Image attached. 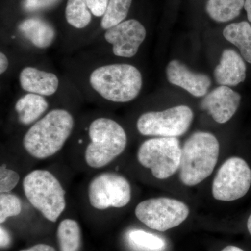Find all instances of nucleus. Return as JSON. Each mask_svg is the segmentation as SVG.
<instances>
[{
    "label": "nucleus",
    "instance_id": "nucleus-1",
    "mask_svg": "<svg viewBox=\"0 0 251 251\" xmlns=\"http://www.w3.org/2000/svg\"><path fill=\"white\" fill-rule=\"evenodd\" d=\"M75 120L69 110L54 108L29 126L23 138L26 152L38 160L54 156L70 138Z\"/></svg>",
    "mask_w": 251,
    "mask_h": 251
},
{
    "label": "nucleus",
    "instance_id": "nucleus-2",
    "mask_svg": "<svg viewBox=\"0 0 251 251\" xmlns=\"http://www.w3.org/2000/svg\"><path fill=\"white\" fill-rule=\"evenodd\" d=\"M91 88L100 98L115 103L132 101L143 88V75L138 68L125 63L103 64L89 75Z\"/></svg>",
    "mask_w": 251,
    "mask_h": 251
},
{
    "label": "nucleus",
    "instance_id": "nucleus-3",
    "mask_svg": "<svg viewBox=\"0 0 251 251\" xmlns=\"http://www.w3.org/2000/svg\"><path fill=\"white\" fill-rule=\"evenodd\" d=\"M88 143L84 151L86 164L93 169L108 166L125 151L126 132L120 123L108 117H99L90 122Z\"/></svg>",
    "mask_w": 251,
    "mask_h": 251
},
{
    "label": "nucleus",
    "instance_id": "nucleus-4",
    "mask_svg": "<svg viewBox=\"0 0 251 251\" xmlns=\"http://www.w3.org/2000/svg\"><path fill=\"white\" fill-rule=\"evenodd\" d=\"M219 151V140L212 133H193L181 148L179 169L181 182L187 186H194L206 179L214 171Z\"/></svg>",
    "mask_w": 251,
    "mask_h": 251
},
{
    "label": "nucleus",
    "instance_id": "nucleus-5",
    "mask_svg": "<svg viewBox=\"0 0 251 251\" xmlns=\"http://www.w3.org/2000/svg\"><path fill=\"white\" fill-rule=\"evenodd\" d=\"M23 191L33 207L50 222H57L67 206L66 192L59 180L47 170L28 173L23 181Z\"/></svg>",
    "mask_w": 251,
    "mask_h": 251
},
{
    "label": "nucleus",
    "instance_id": "nucleus-6",
    "mask_svg": "<svg viewBox=\"0 0 251 251\" xmlns=\"http://www.w3.org/2000/svg\"><path fill=\"white\" fill-rule=\"evenodd\" d=\"M181 148L176 138L156 137L145 140L137 152L140 165L158 179L171 177L179 169Z\"/></svg>",
    "mask_w": 251,
    "mask_h": 251
},
{
    "label": "nucleus",
    "instance_id": "nucleus-7",
    "mask_svg": "<svg viewBox=\"0 0 251 251\" xmlns=\"http://www.w3.org/2000/svg\"><path fill=\"white\" fill-rule=\"evenodd\" d=\"M193 120L191 108L181 105L163 111L145 112L138 118L136 126L144 136L177 138L187 132Z\"/></svg>",
    "mask_w": 251,
    "mask_h": 251
},
{
    "label": "nucleus",
    "instance_id": "nucleus-8",
    "mask_svg": "<svg viewBox=\"0 0 251 251\" xmlns=\"http://www.w3.org/2000/svg\"><path fill=\"white\" fill-rule=\"evenodd\" d=\"M87 198L92 207L99 211L120 209L131 200V187L125 176L112 172L100 173L91 180Z\"/></svg>",
    "mask_w": 251,
    "mask_h": 251
},
{
    "label": "nucleus",
    "instance_id": "nucleus-9",
    "mask_svg": "<svg viewBox=\"0 0 251 251\" xmlns=\"http://www.w3.org/2000/svg\"><path fill=\"white\" fill-rule=\"evenodd\" d=\"M135 214L150 228L165 232L182 224L189 215V209L178 200L155 198L140 202L135 207Z\"/></svg>",
    "mask_w": 251,
    "mask_h": 251
},
{
    "label": "nucleus",
    "instance_id": "nucleus-10",
    "mask_svg": "<svg viewBox=\"0 0 251 251\" xmlns=\"http://www.w3.org/2000/svg\"><path fill=\"white\" fill-rule=\"evenodd\" d=\"M251 184V170L239 157H231L224 162L214 178L212 194L215 199L230 202L244 197Z\"/></svg>",
    "mask_w": 251,
    "mask_h": 251
},
{
    "label": "nucleus",
    "instance_id": "nucleus-11",
    "mask_svg": "<svg viewBox=\"0 0 251 251\" xmlns=\"http://www.w3.org/2000/svg\"><path fill=\"white\" fill-rule=\"evenodd\" d=\"M147 31L140 21L129 19L105 30L104 39L112 46L114 55L131 58L146 39Z\"/></svg>",
    "mask_w": 251,
    "mask_h": 251
},
{
    "label": "nucleus",
    "instance_id": "nucleus-12",
    "mask_svg": "<svg viewBox=\"0 0 251 251\" xmlns=\"http://www.w3.org/2000/svg\"><path fill=\"white\" fill-rule=\"evenodd\" d=\"M240 94L227 86L221 85L204 96L201 107L219 124L227 123L237 111Z\"/></svg>",
    "mask_w": 251,
    "mask_h": 251
},
{
    "label": "nucleus",
    "instance_id": "nucleus-13",
    "mask_svg": "<svg viewBox=\"0 0 251 251\" xmlns=\"http://www.w3.org/2000/svg\"><path fill=\"white\" fill-rule=\"evenodd\" d=\"M166 74L170 83L184 89L195 97H204L211 87V79L207 75L192 72L177 59L168 63Z\"/></svg>",
    "mask_w": 251,
    "mask_h": 251
},
{
    "label": "nucleus",
    "instance_id": "nucleus-14",
    "mask_svg": "<svg viewBox=\"0 0 251 251\" xmlns=\"http://www.w3.org/2000/svg\"><path fill=\"white\" fill-rule=\"evenodd\" d=\"M21 89L26 93L49 97L57 93L59 79L54 73L41 70L34 67L23 68L18 75Z\"/></svg>",
    "mask_w": 251,
    "mask_h": 251
},
{
    "label": "nucleus",
    "instance_id": "nucleus-15",
    "mask_svg": "<svg viewBox=\"0 0 251 251\" xmlns=\"http://www.w3.org/2000/svg\"><path fill=\"white\" fill-rule=\"evenodd\" d=\"M109 0H68L65 9L67 23L77 29H85L92 21V16L103 17Z\"/></svg>",
    "mask_w": 251,
    "mask_h": 251
},
{
    "label": "nucleus",
    "instance_id": "nucleus-16",
    "mask_svg": "<svg viewBox=\"0 0 251 251\" xmlns=\"http://www.w3.org/2000/svg\"><path fill=\"white\" fill-rule=\"evenodd\" d=\"M214 76L218 84L227 87H235L244 82L247 66L242 55L234 50H225L214 69Z\"/></svg>",
    "mask_w": 251,
    "mask_h": 251
},
{
    "label": "nucleus",
    "instance_id": "nucleus-17",
    "mask_svg": "<svg viewBox=\"0 0 251 251\" xmlns=\"http://www.w3.org/2000/svg\"><path fill=\"white\" fill-rule=\"evenodd\" d=\"M23 37L37 49H49L56 39V31L52 25L39 18L24 20L18 25Z\"/></svg>",
    "mask_w": 251,
    "mask_h": 251
},
{
    "label": "nucleus",
    "instance_id": "nucleus-18",
    "mask_svg": "<svg viewBox=\"0 0 251 251\" xmlns=\"http://www.w3.org/2000/svg\"><path fill=\"white\" fill-rule=\"evenodd\" d=\"M49 102L46 97L39 94L26 93L16 100L14 110L18 123L30 126L47 113Z\"/></svg>",
    "mask_w": 251,
    "mask_h": 251
},
{
    "label": "nucleus",
    "instance_id": "nucleus-19",
    "mask_svg": "<svg viewBox=\"0 0 251 251\" xmlns=\"http://www.w3.org/2000/svg\"><path fill=\"white\" fill-rule=\"evenodd\" d=\"M225 39L240 51L241 55L251 64V26L249 23H231L223 31Z\"/></svg>",
    "mask_w": 251,
    "mask_h": 251
},
{
    "label": "nucleus",
    "instance_id": "nucleus-20",
    "mask_svg": "<svg viewBox=\"0 0 251 251\" xmlns=\"http://www.w3.org/2000/svg\"><path fill=\"white\" fill-rule=\"evenodd\" d=\"M244 3L245 0H208L205 9L216 22L227 23L239 16Z\"/></svg>",
    "mask_w": 251,
    "mask_h": 251
},
{
    "label": "nucleus",
    "instance_id": "nucleus-21",
    "mask_svg": "<svg viewBox=\"0 0 251 251\" xmlns=\"http://www.w3.org/2000/svg\"><path fill=\"white\" fill-rule=\"evenodd\" d=\"M60 251H79L81 247V230L75 220L66 219L59 223L57 231Z\"/></svg>",
    "mask_w": 251,
    "mask_h": 251
},
{
    "label": "nucleus",
    "instance_id": "nucleus-22",
    "mask_svg": "<svg viewBox=\"0 0 251 251\" xmlns=\"http://www.w3.org/2000/svg\"><path fill=\"white\" fill-rule=\"evenodd\" d=\"M132 1L133 0H109L108 7L100 22L102 29L107 30L125 21Z\"/></svg>",
    "mask_w": 251,
    "mask_h": 251
},
{
    "label": "nucleus",
    "instance_id": "nucleus-23",
    "mask_svg": "<svg viewBox=\"0 0 251 251\" xmlns=\"http://www.w3.org/2000/svg\"><path fill=\"white\" fill-rule=\"evenodd\" d=\"M130 244L140 250L160 251L166 247L164 239L141 229H132L128 234Z\"/></svg>",
    "mask_w": 251,
    "mask_h": 251
},
{
    "label": "nucleus",
    "instance_id": "nucleus-24",
    "mask_svg": "<svg viewBox=\"0 0 251 251\" xmlns=\"http://www.w3.org/2000/svg\"><path fill=\"white\" fill-rule=\"evenodd\" d=\"M22 209V202L16 195L0 193V224H4L9 218L19 215Z\"/></svg>",
    "mask_w": 251,
    "mask_h": 251
},
{
    "label": "nucleus",
    "instance_id": "nucleus-25",
    "mask_svg": "<svg viewBox=\"0 0 251 251\" xmlns=\"http://www.w3.org/2000/svg\"><path fill=\"white\" fill-rule=\"evenodd\" d=\"M20 181L17 172L10 169L6 164L0 166V193H11Z\"/></svg>",
    "mask_w": 251,
    "mask_h": 251
},
{
    "label": "nucleus",
    "instance_id": "nucleus-26",
    "mask_svg": "<svg viewBox=\"0 0 251 251\" xmlns=\"http://www.w3.org/2000/svg\"><path fill=\"white\" fill-rule=\"evenodd\" d=\"M11 242V238H10L9 232L6 230L4 227L1 226L0 227V247L1 249H4L9 245Z\"/></svg>",
    "mask_w": 251,
    "mask_h": 251
},
{
    "label": "nucleus",
    "instance_id": "nucleus-27",
    "mask_svg": "<svg viewBox=\"0 0 251 251\" xmlns=\"http://www.w3.org/2000/svg\"><path fill=\"white\" fill-rule=\"evenodd\" d=\"M9 62L6 54L3 51L0 52V74L3 75L9 69Z\"/></svg>",
    "mask_w": 251,
    "mask_h": 251
},
{
    "label": "nucleus",
    "instance_id": "nucleus-28",
    "mask_svg": "<svg viewBox=\"0 0 251 251\" xmlns=\"http://www.w3.org/2000/svg\"><path fill=\"white\" fill-rule=\"evenodd\" d=\"M19 251H56L53 247L47 244H36L34 247L29 248L28 249H23Z\"/></svg>",
    "mask_w": 251,
    "mask_h": 251
},
{
    "label": "nucleus",
    "instance_id": "nucleus-29",
    "mask_svg": "<svg viewBox=\"0 0 251 251\" xmlns=\"http://www.w3.org/2000/svg\"><path fill=\"white\" fill-rule=\"evenodd\" d=\"M244 9L247 11L248 20L251 23V0H245Z\"/></svg>",
    "mask_w": 251,
    "mask_h": 251
},
{
    "label": "nucleus",
    "instance_id": "nucleus-30",
    "mask_svg": "<svg viewBox=\"0 0 251 251\" xmlns=\"http://www.w3.org/2000/svg\"><path fill=\"white\" fill-rule=\"evenodd\" d=\"M221 251H244L242 250L240 248L234 247V246H228V247H226L224 248Z\"/></svg>",
    "mask_w": 251,
    "mask_h": 251
},
{
    "label": "nucleus",
    "instance_id": "nucleus-31",
    "mask_svg": "<svg viewBox=\"0 0 251 251\" xmlns=\"http://www.w3.org/2000/svg\"><path fill=\"white\" fill-rule=\"evenodd\" d=\"M247 227L248 230H249V233H250L251 235V216H249V219H248Z\"/></svg>",
    "mask_w": 251,
    "mask_h": 251
}]
</instances>
